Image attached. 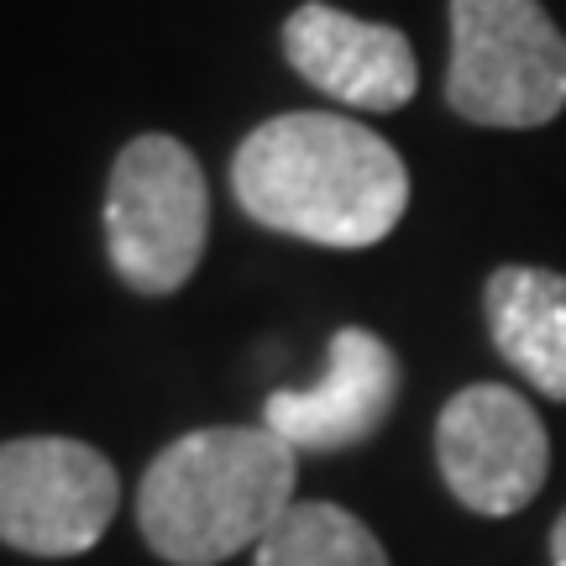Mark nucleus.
Instances as JSON below:
<instances>
[{
	"mask_svg": "<svg viewBox=\"0 0 566 566\" xmlns=\"http://www.w3.org/2000/svg\"><path fill=\"white\" fill-rule=\"evenodd\" d=\"M283 59L304 84L357 111H399L420 90V63L399 27L304 0L283 21Z\"/></svg>",
	"mask_w": 566,
	"mask_h": 566,
	"instance_id": "obj_8",
	"label": "nucleus"
},
{
	"mask_svg": "<svg viewBox=\"0 0 566 566\" xmlns=\"http://www.w3.org/2000/svg\"><path fill=\"white\" fill-rule=\"evenodd\" d=\"M294 509V446L268 424H210L163 446L137 488L142 541L174 566L258 551Z\"/></svg>",
	"mask_w": 566,
	"mask_h": 566,
	"instance_id": "obj_2",
	"label": "nucleus"
},
{
	"mask_svg": "<svg viewBox=\"0 0 566 566\" xmlns=\"http://www.w3.org/2000/svg\"><path fill=\"white\" fill-rule=\"evenodd\" d=\"M122 478L95 446L69 436L0 441V546L27 556H84L116 520Z\"/></svg>",
	"mask_w": 566,
	"mask_h": 566,
	"instance_id": "obj_5",
	"label": "nucleus"
},
{
	"mask_svg": "<svg viewBox=\"0 0 566 566\" xmlns=\"http://www.w3.org/2000/svg\"><path fill=\"white\" fill-rule=\"evenodd\" d=\"M436 462L446 488L472 514L504 520L541 493L551 472V441L525 394L504 384H472L446 399L436 420Z\"/></svg>",
	"mask_w": 566,
	"mask_h": 566,
	"instance_id": "obj_6",
	"label": "nucleus"
},
{
	"mask_svg": "<svg viewBox=\"0 0 566 566\" xmlns=\"http://www.w3.org/2000/svg\"><path fill=\"white\" fill-rule=\"evenodd\" d=\"M258 566H388V551L357 514L310 499L268 530Z\"/></svg>",
	"mask_w": 566,
	"mask_h": 566,
	"instance_id": "obj_10",
	"label": "nucleus"
},
{
	"mask_svg": "<svg viewBox=\"0 0 566 566\" xmlns=\"http://www.w3.org/2000/svg\"><path fill=\"white\" fill-rule=\"evenodd\" d=\"M210 237V189L179 137H132L105 184V252L126 289L174 294L195 279Z\"/></svg>",
	"mask_w": 566,
	"mask_h": 566,
	"instance_id": "obj_4",
	"label": "nucleus"
},
{
	"mask_svg": "<svg viewBox=\"0 0 566 566\" xmlns=\"http://www.w3.org/2000/svg\"><path fill=\"white\" fill-rule=\"evenodd\" d=\"M231 189L258 226L321 247H378L409 210L405 158L331 111H289L247 132Z\"/></svg>",
	"mask_w": 566,
	"mask_h": 566,
	"instance_id": "obj_1",
	"label": "nucleus"
},
{
	"mask_svg": "<svg viewBox=\"0 0 566 566\" xmlns=\"http://www.w3.org/2000/svg\"><path fill=\"white\" fill-rule=\"evenodd\" d=\"M488 336L520 378L546 399H566V279L509 263L488 273Z\"/></svg>",
	"mask_w": 566,
	"mask_h": 566,
	"instance_id": "obj_9",
	"label": "nucleus"
},
{
	"mask_svg": "<svg viewBox=\"0 0 566 566\" xmlns=\"http://www.w3.org/2000/svg\"><path fill=\"white\" fill-rule=\"evenodd\" d=\"M446 105L472 126L530 132L566 111V38L541 0H451Z\"/></svg>",
	"mask_w": 566,
	"mask_h": 566,
	"instance_id": "obj_3",
	"label": "nucleus"
},
{
	"mask_svg": "<svg viewBox=\"0 0 566 566\" xmlns=\"http://www.w3.org/2000/svg\"><path fill=\"white\" fill-rule=\"evenodd\" d=\"M394 399H399L394 346L363 325H342L331 336L321 384L268 394L263 424L294 451H346L384 430Z\"/></svg>",
	"mask_w": 566,
	"mask_h": 566,
	"instance_id": "obj_7",
	"label": "nucleus"
},
{
	"mask_svg": "<svg viewBox=\"0 0 566 566\" xmlns=\"http://www.w3.org/2000/svg\"><path fill=\"white\" fill-rule=\"evenodd\" d=\"M551 562L566 566V514L556 520V530H551Z\"/></svg>",
	"mask_w": 566,
	"mask_h": 566,
	"instance_id": "obj_11",
	"label": "nucleus"
}]
</instances>
